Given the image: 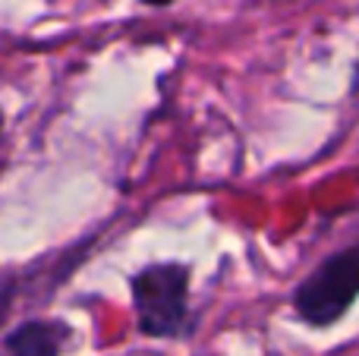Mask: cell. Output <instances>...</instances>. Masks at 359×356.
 Instances as JSON below:
<instances>
[{"label": "cell", "mask_w": 359, "mask_h": 356, "mask_svg": "<svg viewBox=\"0 0 359 356\" xmlns=\"http://www.w3.org/2000/svg\"><path fill=\"white\" fill-rule=\"evenodd\" d=\"M192 268L186 262H149L130 275L136 328L142 338L180 341L192 334Z\"/></svg>", "instance_id": "1"}, {"label": "cell", "mask_w": 359, "mask_h": 356, "mask_svg": "<svg viewBox=\"0 0 359 356\" xmlns=\"http://www.w3.org/2000/svg\"><path fill=\"white\" fill-rule=\"evenodd\" d=\"M69 338H73V328L67 322L32 319L6 334L4 347L10 356H63Z\"/></svg>", "instance_id": "3"}, {"label": "cell", "mask_w": 359, "mask_h": 356, "mask_svg": "<svg viewBox=\"0 0 359 356\" xmlns=\"http://www.w3.org/2000/svg\"><path fill=\"white\" fill-rule=\"evenodd\" d=\"M359 300V240L325 256L303 281L293 287L290 306L299 322L309 328L337 325Z\"/></svg>", "instance_id": "2"}, {"label": "cell", "mask_w": 359, "mask_h": 356, "mask_svg": "<svg viewBox=\"0 0 359 356\" xmlns=\"http://www.w3.org/2000/svg\"><path fill=\"white\" fill-rule=\"evenodd\" d=\"M350 101L359 104V57H356V63H353V73H350Z\"/></svg>", "instance_id": "4"}, {"label": "cell", "mask_w": 359, "mask_h": 356, "mask_svg": "<svg viewBox=\"0 0 359 356\" xmlns=\"http://www.w3.org/2000/svg\"><path fill=\"white\" fill-rule=\"evenodd\" d=\"M145 6H170V4H177V0H142Z\"/></svg>", "instance_id": "5"}]
</instances>
